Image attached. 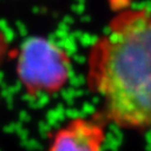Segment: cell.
<instances>
[{
    "label": "cell",
    "mask_w": 151,
    "mask_h": 151,
    "mask_svg": "<svg viewBox=\"0 0 151 151\" xmlns=\"http://www.w3.org/2000/svg\"><path fill=\"white\" fill-rule=\"evenodd\" d=\"M106 123L102 114L75 116L56 130L47 151H104Z\"/></svg>",
    "instance_id": "cell-3"
},
{
    "label": "cell",
    "mask_w": 151,
    "mask_h": 151,
    "mask_svg": "<svg viewBox=\"0 0 151 151\" xmlns=\"http://www.w3.org/2000/svg\"><path fill=\"white\" fill-rule=\"evenodd\" d=\"M86 82L108 122L151 131V8L130 7L110 20L90 48Z\"/></svg>",
    "instance_id": "cell-1"
},
{
    "label": "cell",
    "mask_w": 151,
    "mask_h": 151,
    "mask_svg": "<svg viewBox=\"0 0 151 151\" xmlns=\"http://www.w3.org/2000/svg\"><path fill=\"white\" fill-rule=\"evenodd\" d=\"M16 75L28 96H53L70 82L72 60L67 50L54 40L30 36L18 49Z\"/></svg>",
    "instance_id": "cell-2"
},
{
    "label": "cell",
    "mask_w": 151,
    "mask_h": 151,
    "mask_svg": "<svg viewBox=\"0 0 151 151\" xmlns=\"http://www.w3.org/2000/svg\"><path fill=\"white\" fill-rule=\"evenodd\" d=\"M8 52H9V40L4 30L0 28V67L5 63Z\"/></svg>",
    "instance_id": "cell-4"
}]
</instances>
